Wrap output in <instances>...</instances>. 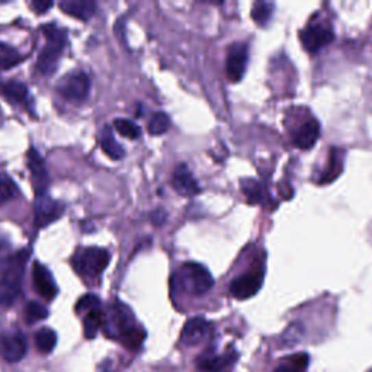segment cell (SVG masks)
<instances>
[{
	"label": "cell",
	"instance_id": "7a4b0ae2",
	"mask_svg": "<svg viewBox=\"0 0 372 372\" xmlns=\"http://www.w3.org/2000/svg\"><path fill=\"white\" fill-rule=\"evenodd\" d=\"M173 281H176L185 293L197 297L207 294L214 285L211 272L199 263H185L173 277Z\"/></svg>",
	"mask_w": 372,
	"mask_h": 372
},
{
	"label": "cell",
	"instance_id": "52a82bcc",
	"mask_svg": "<svg viewBox=\"0 0 372 372\" xmlns=\"http://www.w3.org/2000/svg\"><path fill=\"white\" fill-rule=\"evenodd\" d=\"M133 325V313H131V310L127 306L121 303H115L108 310V313L103 314V330L108 336H112V338H118L127 327Z\"/></svg>",
	"mask_w": 372,
	"mask_h": 372
},
{
	"label": "cell",
	"instance_id": "ba28073f",
	"mask_svg": "<svg viewBox=\"0 0 372 372\" xmlns=\"http://www.w3.org/2000/svg\"><path fill=\"white\" fill-rule=\"evenodd\" d=\"M27 163L31 173V181L35 195L37 197L47 195V190L50 188V175H48L47 166L40 153L34 147H31L29 151L27 153Z\"/></svg>",
	"mask_w": 372,
	"mask_h": 372
},
{
	"label": "cell",
	"instance_id": "cb8c5ba5",
	"mask_svg": "<svg viewBox=\"0 0 372 372\" xmlns=\"http://www.w3.org/2000/svg\"><path fill=\"white\" fill-rule=\"evenodd\" d=\"M103 325V313L101 310H93L83 319V330L88 339H93Z\"/></svg>",
	"mask_w": 372,
	"mask_h": 372
},
{
	"label": "cell",
	"instance_id": "44dd1931",
	"mask_svg": "<svg viewBox=\"0 0 372 372\" xmlns=\"http://www.w3.org/2000/svg\"><path fill=\"white\" fill-rule=\"evenodd\" d=\"M118 339L121 340V343L129 351H138L144 339H146V332L138 325H134L127 327L121 334L118 336Z\"/></svg>",
	"mask_w": 372,
	"mask_h": 372
},
{
	"label": "cell",
	"instance_id": "8992f818",
	"mask_svg": "<svg viewBox=\"0 0 372 372\" xmlns=\"http://www.w3.org/2000/svg\"><path fill=\"white\" fill-rule=\"evenodd\" d=\"M64 214V203L55 201L50 197L42 195L37 197L34 202V224L35 229H44V227L53 224Z\"/></svg>",
	"mask_w": 372,
	"mask_h": 372
},
{
	"label": "cell",
	"instance_id": "4fadbf2b",
	"mask_svg": "<svg viewBox=\"0 0 372 372\" xmlns=\"http://www.w3.org/2000/svg\"><path fill=\"white\" fill-rule=\"evenodd\" d=\"M32 280H34V286L35 290L38 291V294L45 298L47 301H51L58 294V286L54 281L53 273L50 272L47 266H44L42 263L37 262L34 265L32 269Z\"/></svg>",
	"mask_w": 372,
	"mask_h": 372
},
{
	"label": "cell",
	"instance_id": "d6a6232c",
	"mask_svg": "<svg viewBox=\"0 0 372 372\" xmlns=\"http://www.w3.org/2000/svg\"><path fill=\"white\" fill-rule=\"evenodd\" d=\"M16 186L10 177L6 175H0V206H3L8 201L15 197Z\"/></svg>",
	"mask_w": 372,
	"mask_h": 372
},
{
	"label": "cell",
	"instance_id": "603a6c76",
	"mask_svg": "<svg viewBox=\"0 0 372 372\" xmlns=\"http://www.w3.org/2000/svg\"><path fill=\"white\" fill-rule=\"evenodd\" d=\"M57 345V333L51 329H40L35 334V346L42 354H51Z\"/></svg>",
	"mask_w": 372,
	"mask_h": 372
},
{
	"label": "cell",
	"instance_id": "5b68a950",
	"mask_svg": "<svg viewBox=\"0 0 372 372\" xmlns=\"http://www.w3.org/2000/svg\"><path fill=\"white\" fill-rule=\"evenodd\" d=\"M299 40L307 53L316 54L334 40V32L325 23H311L299 32Z\"/></svg>",
	"mask_w": 372,
	"mask_h": 372
},
{
	"label": "cell",
	"instance_id": "ffe728a7",
	"mask_svg": "<svg viewBox=\"0 0 372 372\" xmlns=\"http://www.w3.org/2000/svg\"><path fill=\"white\" fill-rule=\"evenodd\" d=\"M28 93V88L18 80H8L0 86V95L10 103H25Z\"/></svg>",
	"mask_w": 372,
	"mask_h": 372
},
{
	"label": "cell",
	"instance_id": "9c48e42d",
	"mask_svg": "<svg viewBox=\"0 0 372 372\" xmlns=\"http://www.w3.org/2000/svg\"><path fill=\"white\" fill-rule=\"evenodd\" d=\"M249 51L246 44L236 42L230 45L225 60V75L232 83H237L243 79L247 69Z\"/></svg>",
	"mask_w": 372,
	"mask_h": 372
},
{
	"label": "cell",
	"instance_id": "7c38bea8",
	"mask_svg": "<svg viewBox=\"0 0 372 372\" xmlns=\"http://www.w3.org/2000/svg\"><path fill=\"white\" fill-rule=\"evenodd\" d=\"M172 186L179 195L186 197V198L195 197L201 192V186L195 179L194 173H192L188 169V166L184 163L176 166V169L172 176Z\"/></svg>",
	"mask_w": 372,
	"mask_h": 372
},
{
	"label": "cell",
	"instance_id": "9a60e30c",
	"mask_svg": "<svg viewBox=\"0 0 372 372\" xmlns=\"http://www.w3.org/2000/svg\"><path fill=\"white\" fill-rule=\"evenodd\" d=\"M320 136V125L316 119H308V121L299 125L295 133L293 134V144L301 150H308L316 144Z\"/></svg>",
	"mask_w": 372,
	"mask_h": 372
},
{
	"label": "cell",
	"instance_id": "2e32d148",
	"mask_svg": "<svg viewBox=\"0 0 372 372\" xmlns=\"http://www.w3.org/2000/svg\"><path fill=\"white\" fill-rule=\"evenodd\" d=\"M208 329H210V325L206 319H202V317L190 319L182 330L181 340L186 346L199 345L203 340V338L207 336Z\"/></svg>",
	"mask_w": 372,
	"mask_h": 372
},
{
	"label": "cell",
	"instance_id": "d4e9b609",
	"mask_svg": "<svg viewBox=\"0 0 372 372\" xmlns=\"http://www.w3.org/2000/svg\"><path fill=\"white\" fill-rule=\"evenodd\" d=\"M310 362L307 354H297L286 359V362L280 365L273 372H306Z\"/></svg>",
	"mask_w": 372,
	"mask_h": 372
},
{
	"label": "cell",
	"instance_id": "d6986e66",
	"mask_svg": "<svg viewBox=\"0 0 372 372\" xmlns=\"http://www.w3.org/2000/svg\"><path fill=\"white\" fill-rule=\"evenodd\" d=\"M99 142H101V147H102L103 153L108 156V158L112 159V160H121V159H124L125 150H124V147L121 146V144H119L115 140L111 128L108 127V125H105L102 128V131H101Z\"/></svg>",
	"mask_w": 372,
	"mask_h": 372
},
{
	"label": "cell",
	"instance_id": "836d02e7",
	"mask_svg": "<svg viewBox=\"0 0 372 372\" xmlns=\"http://www.w3.org/2000/svg\"><path fill=\"white\" fill-rule=\"evenodd\" d=\"M101 307V299L99 297H96L93 294H86L83 295L77 304H76V313H89V311H93V310H99Z\"/></svg>",
	"mask_w": 372,
	"mask_h": 372
},
{
	"label": "cell",
	"instance_id": "3957f363",
	"mask_svg": "<svg viewBox=\"0 0 372 372\" xmlns=\"http://www.w3.org/2000/svg\"><path fill=\"white\" fill-rule=\"evenodd\" d=\"M110 251L102 247H83L79 249L73 259H71V265L75 271L85 278H96L110 265Z\"/></svg>",
	"mask_w": 372,
	"mask_h": 372
},
{
	"label": "cell",
	"instance_id": "4dcf8cb0",
	"mask_svg": "<svg viewBox=\"0 0 372 372\" xmlns=\"http://www.w3.org/2000/svg\"><path fill=\"white\" fill-rule=\"evenodd\" d=\"M273 14V3L269 2H258L251 9V18L259 27H266Z\"/></svg>",
	"mask_w": 372,
	"mask_h": 372
},
{
	"label": "cell",
	"instance_id": "7402d4cb",
	"mask_svg": "<svg viewBox=\"0 0 372 372\" xmlns=\"http://www.w3.org/2000/svg\"><path fill=\"white\" fill-rule=\"evenodd\" d=\"M330 160H329V166L327 169L323 172L321 177H320V184H329L332 181H334L336 177H338L342 172V167H343V151L342 150H338V149H333L330 150Z\"/></svg>",
	"mask_w": 372,
	"mask_h": 372
},
{
	"label": "cell",
	"instance_id": "8fae6325",
	"mask_svg": "<svg viewBox=\"0 0 372 372\" xmlns=\"http://www.w3.org/2000/svg\"><path fill=\"white\" fill-rule=\"evenodd\" d=\"M28 349L27 338L22 333H10L0 336V356L6 362H19Z\"/></svg>",
	"mask_w": 372,
	"mask_h": 372
},
{
	"label": "cell",
	"instance_id": "277c9868",
	"mask_svg": "<svg viewBox=\"0 0 372 372\" xmlns=\"http://www.w3.org/2000/svg\"><path fill=\"white\" fill-rule=\"evenodd\" d=\"M90 90V80L86 73L83 71H75V73L64 76L60 80L57 92L63 96L66 101L80 103L86 101Z\"/></svg>",
	"mask_w": 372,
	"mask_h": 372
},
{
	"label": "cell",
	"instance_id": "5bb4252c",
	"mask_svg": "<svg viewBox=\"0 0 372 372\" xmlns=\"http://www.w3.org/2000/svg\"><path fill=\"white\" fill-rule=\"evenodd\" d=\"M237 359H238L237 352L233 347H230L229 351H225L220 356H208L198 359L197 367L201 372H232Z\"/></svg>",
	"mask_w": 372,
	"mask_h": 372
},
{
	"label": "cell",
	"instance_id": "f546056e",
	"mask_svg": "<svg viewBox=\"0 0 372 372\" xmlns=\"http://www.w3.org/2000/svg\"><path fill=\"white\" fill-rule=\"evenodd\" d=\"M114 128L116 129V133L119 136H123L129 140H137L141 136L140 127L137 124H134L133 121H129V119H124V118L115 119Z\"/></svg>",
	"mask_w": 372,
	"mask_h": 372
},
{
	"label": "cell",
	"instance_id": "f1b7e54d",
	"mask_svg": "<svg viewBox=\"0 0 372 372\" xmlns=\"http://www.w3.org/2000/svg\"><path fill=\"white\" fill-rule=\"evenodd\" d=\"M171 127V119L164 112H154L150 118L147 131L151 136H162Z\"/></svg>",
	"mask_w": 372,
	"mask_h": 372
},
{
	"label": "cell",
	"instance_id": "e575fe53",
	"mask_svg": "<svg viewBox=\"0 0 372 372\" xmlns=\"http://www.w3.org/2000/svg\"><path fill=\"white\" fill-rule=\"evenodd\" d=\"M53 6H54V3L53 2H47V0H34V2H31L32 10L38 15L45 14V12L50 10Z\"/></svg>",
	"mask_w": 372,
	"mask_h": 372
},
{
	"label": "cell",
	"instance_id": "484cf974",
	"mask_svg": "<svg viewBox=\"0 0 372 372\" xmlns=\"http://www.w3.org/2000/svg\"><path fill=\"white\" fill-rule=\"evenodd\" d=\"M22 55L15 50L14 47H10L5 42H0V69L9 70L12 67L18 66L22 62Z\"/></svg>",
	"mask_w": 372,
	"mask_h": 372
},
{
	"label": "cell",
	"instance_id": "30bf717a",
	"mask_svg": "<svg viewBox=\"0 0 372 372\" xmlns=\"http://www.w3.org/2000/svg\"><path fill=\"white\" fill-rule=\"evenodd\" d=\"M263 282V273L259 271L246 272L234 278L230 284V293L237 299H247L258 294Z\"/></svg>",
	"mask_w": 372,
	"mask_h": 372
},
{
	"label": "cell",
	"instance_id": "83f0119b",
	"mask_svg": "<svg viewBox=\"0 0 372 372\" xmlns=\"http://www.w3.org/2000/svg\"><path fill=\"white\" fill-rule=\"evenodd\" d=\"M245 195L247 197L250 203H262L266 199V192L260 186L259 182L253 181V179H247V181H243L242 186Z\"/></svg>",
	"mask_w": 372,
	"mask_h": 372
},
{
	"label": "cell",
	"instance_id": "e0dca14e",
	"mask_svg": "<svg viewBox=\"0 0 372 372\" xmlns=\"http://www.w3.org/2000/svg\"><path fill=\"white\" fill-rule=\"evenodd\" d=\"M58 6L66 15L82 21L90 19L96 12V3L92 0H64Z\"/></svg>",
	"mask_w": 372,
	"mask_h": 372
},
{
	"label": "cell",
	"instance_id": "4316f807",
	"mask_svg": "<svg viewBox=\"0 0 372 372\" xmlns=\"http://www.w3.org/2000/svg\"><path fill=\"white\" fill-rule=\"evenodd\" d=\"M42 34L47 40V44L57 45L60 48H64L67 44V34L64 29L58 28L54 23H47L42 27Z\"/></svg>",
	"mask_w": 372,
	"mask_h": 372
},
{
	"label": "cell",
	"instance_id": "ac0fdd59",
	"mask_svg": "<svg viewBox=\"0 0 372 372\" xmlns=\"http://www.w3.org/2000/svg\"><path fill=\"white\" fill-rule=\"evenodd\" d=\"M63 50H64V48H60V47L51 45V44H47L42 48V51L40 53L38 60H37V70H38V73L42 75V76L53 75L54 71H55L60 54L63 53Z\"/></svg>",
	"mask_w": 372,
	"mask_h": 372
},
{
	"label": "cell",
	"instance_id": "1f68e13d",
	"mask_svg": "<svg viewBox=\"0 0 372 372\" xmlns=\"http://www.w3.org/2000/svg\"><path fill=\"white\" fill-rule=\"evenodd\" d=\"M47 317H48V310L42 304H40L37 301H29L27 304V307H25V319H27V321L29 323V325H31V323L41 321V320H44Z\"/></svg>",
	"mask_w": 372,
	"mask_h": 372
},
{
	"label": "cell",
	"instance_id": "6da1fadb",
	"mask_svg": "<svg viewBox=\"0 0 372 372\" xmlns=\"http://www.w3.org/2000/svg\"><path fill=\"white\" fill-rule=\"evenodd\" d=\"M31 250H19L0 260V304L12 306L22 291V280Z\"/></svg>",
	"mask_w": 372,
	"mask_h": 372
}]
</instances>
